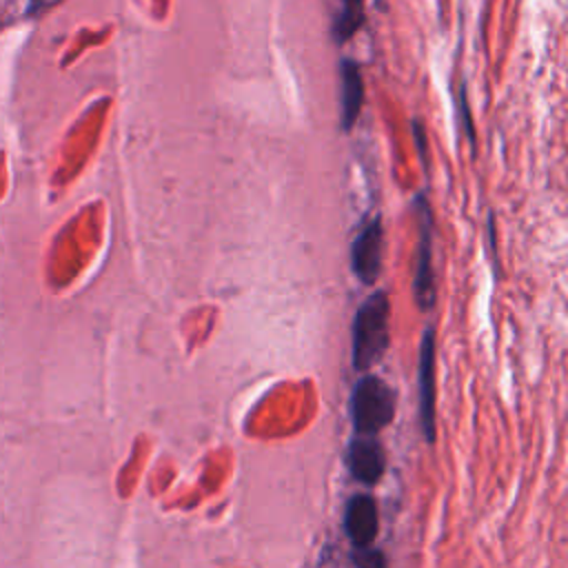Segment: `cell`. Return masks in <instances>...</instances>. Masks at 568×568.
<instances>
[{
    "mask_svg": "<svg viewBox=\"0 0 568 568\" xmlns=\"http://www.w3.org/2000/svg\"><path fill=\"white\" fill-rule=\"evenodd\" d=\"M390 302L384 291L371 293L353 317V366L357 371H368L382 359L388 348L390 331Z\"/></svg>",
    "mask_w": 568,
    "mask_h": 568,
    "instance_id": "6da1fadb",
    "label": "cell"
},
{
    "mask_svg": "<svg viewBox=\"0 0 568 568\" xmlns=\"http://www.w3.org/2000/svg\"><path fill=\"white\" fill-rule=\"evenodd\" d=\"M395 415V393L377 375H362L351 393V417L357 435L375 437Z\"/></svg>",
    "mask_w": 568,
    "mask_h": 568,
    "instance_id": "7a4b0ae2",
    "label": "cell"
},
{
    "mask_svg": "<svg viewBox=\"0 0 568 568\" xmlns=\"http://www.w3.org/2000/svg\"><path fill=\"white\" fill-rule=\"evenodd\" d=\"M382 251H384V231L379 215H373L355 233L351 244V266L362 284H375L382 271Z\"/></svg>",
    "mask_w": 568,
    "mask_h": 568,
    "instance_id": "3957f363",
    "label": "cell"
},
{
    "mask_svg": "<svg viewBox=\"0 0 568 568\" xmlns=\"http://www.w3.org/2000/svg\"><path fill=\"white\" fill-rule=\"evenodd\" d=\"M419 209V246H417V268L413 280L415 302L422 311L433 308L435 304V273H433V237H430V217L428 206L417 197Z\"/></svg>",
    "mask_w": 568,
    "mask_h": 568,
    "instance_id": "277c9868",
    "label": "cell"
},
{
    "mask_svg": "<svg viewBox=\"0 0 568 568\" xmlns=\"http://www.w3.org/2000/svg\"><path fill=\"white\" fill-rule=\"evenodd\" d=\"M419 417L426 442L435 439V333L424 331L419 348Z\"/></svg>",
    "mask_w": 568,
    "mask_h": 568,
    "instance_id": "5b68a950",
    "label": "cell"
},
{
    "mask_svg": "<svg viewBox=\"0 0 568 568\" xmlns=\"http://www.w3.org/2000/svg\"><path fill=\"white\" fill-rule=\"evenodd\" d=\"M351 475L362 484H375L386 468V455L382 444L371 435H357L346 453Z\"/></svg>",
    "mask_w": 568,
    "mask_h": 568,
    "instance_id": "8992f818",
    "label": "cell"
},
{
    "mask_svg": "<svg viewBox=\"0 0 568 568\" xmlns=\"http://www.w3.org/2000/svg\"><path fill=\"white\" fill-rule=\"evenodd\" d=\"M377 506L371 495H353L344 510V530L355 548L371 546L377 535Z\"/></svg>",
    "mask_w": 568,
    "mask_h": 568,
    "instance_id": "52a82bcc",
    "label": "cell"
},
{
    "mask_svg": "<svg viewBox=\"0 0 568 568\" xmlns=\"http://www.w3.org/2000/svg\"><path fill=\"white\" fill-rule=\"evenodd\" d=\"M364 104V80L359 64L351 58L339 62V124L342 131H351L359 118Z\"/></svg>",
    "mask_w": 568,
    "mask_h": 568,
    "instance_id": "ba28073f",
    "label": "cell"
},
{
    "mask_svg": "<svg viewBox=\"0 0 568 568\" xmlns=\"http://www.w3.org/2000/svg\"><path fill=\"white\" fill-rule=\"evenodd\" d=\"M364 22V0H339V9L333 20V38L335 42L351 40Z\"/></svg>",
    "mask_w": 568,
    "mask_h": 568,
    "instance_id": "9c48e42d",
    "label": "cell"
},
{
    "mask_svg": "<svg viewBox=\"0 0 568 568\" xmlns=\"http://www.w3.org/2000/svg\"><path fill=\"white\" fill-rule=\"evenodd\" d=\"M353 561L357 564V568H386V557L384 552L364 546V548H355L353 552Z\"/></svg>",
    "mask_w": 568,
    "mask_h": 568,
    "instance_id": "30bf717a",
    "label": "cell"
},
{
    "mask_svg": "<svg viewBox=\"0 0 568 568\" xmlns=\"http://www.w3.org/2000/svg\"><path fill=\"white\" fill-rule=\"evenodd\" d=\"M31 2H36V0H31Z\"/></svg>",
    "mask_w": 568,
    "mask_h": 568,
    "instance_id": "8fae6325",
    "label": "cell"
}]
</instances>
